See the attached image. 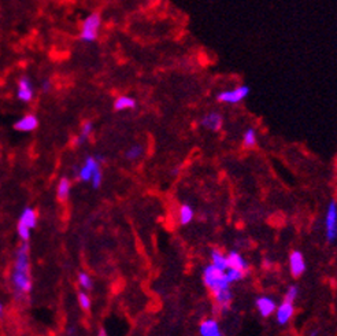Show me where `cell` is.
I'll return each instance as SVG.
<instances>
[{
    "label": "cell",
    "instance_id": "6da1fadb",
    "mask_svg": "<svg viewBox=\"0 0 337 336\" xmlns=\"http://www.w3.org/2000/svg\"><path fill=\"white\" fill-rule=\"evenodd\" d=\"M30 264H29V246L28 242H23L22 246L15 252L14 268L11 272V283L14 288L15 299H23L26 294L32 290L30 279Z\"/></svg>",
    "mask_w": 337,
    "mask_h": 336
},
{
    "label": "cell",
    "instance_id": "7a4b0ae2",
    "mask_svg": "<svg viewBox=\"0 0 337 336\" xmlns=\"http://www.w3.org/2000/svg\"><path fill=\"white\" fill-rule=\"evenodd\" d=\"M203 283L204 286L210 290L211 294L231 287V283L226 280V276H225V271L218 269L217 266H214L212 264L207 265L203 269Z\"/></svg>",
    "mask_w": 337,
    "mask_h": 336
},
{
    "label": "cell",
    "instance_id": "3957f363",
    "mask_svg": "<svg viewBox=\"0 0 337 336\" xmlns=\"http://www.w3.org/2000/svg\"><path fill=\"white\" fill-rule=\"evenodd\" d=\"M102 25V15L99 13H92L89 14L81 25V32H80V39L85 43H92L95 42L99 36V29Z\"/></svg>",
    "mask_w": 337,
    "mask_h": 336
},
{
    "label": "cell",
    "instance_id": "277c9868",
    "mask_svg": "<svg viewBox=\"0 0 337 336\" xmlns=\"http://www.w3.org/2000/svg\"><path fill=\"white\" fill-rule=\"evenodd\" d=\"M325 237L328 243H335L337 240V202L330 200L325 213Z\"/></svg>",
    "mask_w": 337,
    "mask_h": 336
},
{
    "label": "cell",
    "instance_id": "5b68a950",
    "mask_svg": "<svg viewBox=\"0 0 337 336\" xmlns=\"http://www.w3.org/2000/svg\"><path fill=\"white\" fill-rule=\"evenodd\" d=\"M250 95V86L239 85L232 89H226L217 95V100L219 103H228V105H239L243 100L247 99Z\"/></svg>",
    "mask_w": 337,
    "mask_h": 336
},
{
    "label": "cell",
    "instance_id": "8992f818",
    "mask_svg": "<svg viewBox=\"0 0 337 336\" xmlns=\"http://www.w3.org/2000/svg\"><path fill=\"white\" fill-rule=\"evenodd\" d=\"M307 265H306V259L303 255L302 251L294 250L289 254V271L294 277H300L303 273L306 272Z\"/></svg>",
    "mask_w": 337,
    "mask_h": 336
},
{
    "label": "cell",
    "instance_id": "52a82bcc",
    "mask_svg": "<svg viewBox=\"0 0 337 336\" xmlns=\"http://www.w3.org/2000/svg\"><path fill=\"white\" fill-rule=\"evenodd\" d=\"M100 169V161L98 157H88L85 164L77 170V177L81 181H91L93 173Z\"/></svg>",
    "mask_w": 337,
    "mask_h": 336
},
{
    "label": "cell",
    "instance_id": "ba28073f",
    "mask_svg": "<svg viewBox=\"0 0 337 336\" xmlns=\"http://www.w3.org/2000/svg\"><path fill=\"white\" fill-rule=\"evenodd\" d=\"M275 320H277V324L280 325H287L292 317L295 315V306H294V302H288V300H284L281 305L277 306L275 312Z\"/></svg>",
    "mask_w": 337,
    "mask_h": 336
},
{
    "label": "cell",
    "instance_id": "9c48e42d",
    "mask_svg": "<svg viewBox=\"0 0 337 336\" xmlns=\"http://www.w3.org/2000/svg\"><path fill=\"white\" fill-rule=\"evenodd\" d=\"M35 96V91H33V85L32 81L26 76H22L20 81H18V91H17V98L23 102V103H29L33 100Z\"/></svg>",
    "mask_w": 337,
    "mask_h": 336
},
{
    "label": "cell",
    "instance_id": "30bf717a",
    "mask_svg": "<svg viewBox=\"0 0 337 336\" xmlns=\"http://www.w3.org/2000/svg\"><path fill=\"white\" fill-rule=\"evenodd\" d=\"M255 306L258 309L259 315H262L263 318H267V317L274 315V312H275V309H277V303H275V300H274L273 298L262 295V296H258V298H256V300H255Z\"/></svg>",
    "mask_w": 337,
    "mask_h": 336
},
{
    "label": "cell",
    "instance_id": "8fae6325",
    "mask_svg": "<svg viewBox=\"0 0 337 336\" xmlns=\"http://www.w3.org/2000/svg\"><path fill=\"white\" fill-rule=\"evenodd\" d=\"M212 298H214V302H215L217 308L219 310L225 312V310L229 309L231 303H232L233 294L229 288H224V290H219V291L212 293Z\"/></svg>",
    "mask_w": 337,
    "mask_h": 336
},
{
    "label": "cell",
    "instance_id": "7c38bea8",
    "mask_svg": "<svg viewBox=\"0 0 337 336\" xmlns=\"http://www.w3.org/2000/svg\"><path fill=\"white\" fill-rule=\"evenodd\" d=\"M199 334L202 336H221L222 331L215 318H206L199 325Z\"/></svg>",
    "mask_w": 337,
    "mask_h": 336
},
{
    "label": "cell",
    "instance_id": "4fadbf2b",
    "mask_svg": "<svg viewBox=\"0 0 337 336\" xmlns=\"http://www.w3.org/2000/svg\"><path fill=\"white\" fill-rule=\"evenodd\" d=\"M222 124H224L222 115L219 114V113H217V111L207 113V114L202 118V125H203L207 130H210V132H217V130H219L221 126H222Z\"/></svg>",
    "mask_w": 337,
    "mask_h": 336
},
{
    "label": "cell",
    "instance_id": "5bb4252c",
    "mask_svg": "<svg viewBox=\"0 0 337 336\" xmlns=\"http://www.w3.org/2000/svg\"><path fill=\"white\" fill-rule=\"evenodd\" d=\"M39 126V120L35 114H26L14 124V128L20 132H33Z\"/></svg>",
    "mask_w": 337,
    "mask_h": 336
},
{
    "label": "cell",
    "instance_id": "9a60e30c",
    "mask_svg": "<svg viewBox=\"0 0 337 336\" xmlns=\"http://www.w3.org/2000/svg\"><path fill=\"white\" fill-rule=\"evenodd\" d=\"M228 262H229V268H236V269H240L243 272H248L250 269V265L246 261V258L243 257L240 254L239 251H229L228 254Z\"/></svg>",
    "mask_w": 337,
    "mask_h": 336
},
{
    "label": "cell",
    "instance_id": "2e32d148",
    "mask_svg": "<svg viewBox=\"0 0 337 336\" xmlns=\"http://www.w3.org/2000/svg\"><path fill=\"white\" fill-rule=\"evenodd\" d=\"M20 225H25L29 229H35L37 225V213L35 209L32 208H25L22 210L21 217H20Z\"/></svg>",
    "mask_w": 337,
    "mask_h": 336
},
{
    "label": "cell",
    "instance_id": "e0dca14e",
    "mask_svg": "<svg viewBox=\"0 0 337 336\" xmlns=\"http://www.w3.org/2000/svg\"><path fill=\"white\" fill-rule=\"evenodd\" d=\"M211 264L214 266H217L218 269L226 271L229 268V262H228V255L222 252L219 249H212L210 252Z\"/></svg>",
    "mask_w": 337,
    "mask_h": 336
},
{
    "label": "cell",
    "instance_id": "ac0fdd59",
    "mask_svg": "<svg viewBox=\"0 0 337 336\" xmlns=\"http://www.w3.org/2000/svg\"><path fill=\"white\" fill-rule=\"evenodd\" d=\"M70 180L66 179V177H62L58 183V187H56V196H58V200L59 202H64V200L69 199V195H70Z\"/></svg>",
    "mask_w": 337,
    "mask_h": 336
},
{
    "label": "cell",
    "instance_id": "d6986e66",
    "mask_svg": "<svg viewBox=\"0 0 337 336\" xmlns=\"http://www.w3.org/2000/svg\"><path fill=\"white\" fill-rule=\"evenodd\" d=\"M136 100L130 96H126V95H122L120 98H117L115 102H114V108L117 111H125V110H132V108L136 107Z\"/></svg>",
    "mask_w": 337,
    "mask_h": 336
},
{
    "label": "cell",
    "instance_id": "ffe728a7",
    "mask_svg": "<svg viewBox=\"0 0 337 336\" xmlns=\"http://www.w3.org/2000/svg\"><path fill=\"white\" fill-rule=\"evenodd\" d=\"M195 217L193 209L190 208V205H181L178 209V221L181 225H188L192 222Z\"/></svg>",
    "mask_w": 337,
    "mask_h": 336
},
{
    "label": "cell",
    "instance_id": "44dd1931",
    "mask_svg": "<svg viewBox=\"0 0 337 336\" xmlns=\"http://www.w3.org/2000/svg\"><path fill=\"white\" fill-rule=\"evenodd\" d=\"M243 144L247 148H253L258 144V135H256V130L253 128L246 129L244 135H243Z\"/></svg>",
    "mask_w": 337,
    "mask_h": 336
},
{
    "label": "cell",
    "instance_id": "7402d4cb",
    "mask_svg": "<svg viewBox=\"0 0 337 336\" xmlns=\"http://www.w3.org/2000/svg\"><path fill=\"white\" fill-rule=\"evenodd\" d=\"M225 276H226V280L232 284V283H236V281H240L243 279L246 276V272L236 269V268H228L225 271Z\"/></svg>",
    "mask_w": 337,
    "mask_h": 336
},
{
    "label": "cell",
    "instance_id": "603a6c76",
    "mask_svg": "<svg viewBox=\"0 0 337 336\" xmlns=\"http://www.w3.org/2000/svg\"><path fill=\"white\" fill-rule=\"evenodd\" d=\"M92 130H93V124H92V122H85L84 125H83V129H81V133H80V136L77 137L78 146L84 144L85 142L88 140V137L91 136Z\"/></svg>",
    "mask_w": 337,
    "mask_h": 336
},
{
    "label": "cell",
    "instance_id": "cb8c5ba5",
    "mask_svg": "<svg viewBox=\"0 0 337 336\" xmlns=\"http://www.w3.org/2000/svg\"><path fill=\"white\" fill-rule=\"evenodd\" d=\"M143 152H144L143 146H140V144H134V146H132V147L125 152V157H126V159H129V161H136V159H139V158L143 155Z\"/></svg>",
    "mask_w": 337,
    "mask_h": 336
},
{
    "label": "cell",
    "instance_id": "d4e9b609",
    "mask_svg": "<svg viewBox=\"0 0 337 336\" xmlns=\"http://www.w3.org/2000/svg\"><path fill=\"white\" fill-rule=\"evenodd\" d=\"M77 300L80 308L83 309V310L88 312L91 309V298H89V295L85 293V291H80L77 294Z\"/></svg>",
    "mask_w": 337,
    "mask_h": 336
},
{
    "label": "cell",
    "instance_id": "484cf974",
    "mask_svg": "<svg viewBox=\"0 0 337 336\" xmlns=\"http://www.w3.org/2000/svg\"><path fill=\"white\" fill-rule=\"evenodd\" d=\"M78 284H80V287L83 290H92V287H93L91 276L85 272L78 273Z\"/></svg>",
    "mask_w": 337,
    "mask_h": 336
},
{
    "label": "cell",
    "instance_id": "4316f807",
    "mask_svg": "<svg viewBox=\"0 0 337 336\" xmlns=\"http://www.w3.org/2000/svg\"><path fill=\"white\" fill-rule=\"evenodd\" d=\"M299 296V288L297 286H291L287 290V293L284 295V300H288V302H295Z\"/></svg>",
    "mask_w": 337,
    "mask_h": 336
},
{
    "label": "cell",
    "instance_id": "83f0119b",
    "mask_svg": "<svg viewBox=\"0 0 337 336\" xmlns=\"http://www.w3.org/2000/svg\"><path fill=\"white\" fill-rule=\"evenodd\" d=\"M102 179H103V174H102V170L99 169V170H96V172L93 173V176H92L89 183H91L93 188H99V187L102 186Z\"/></svg>",
    "mask_w": 337,
    "mask_h": 336
},
{
    "label": "cell",
    "instance_id": "f1b7e54d",
    "mask_svg": "<svg viewBox=\"0 0 337 336\" xmlns=\"http://www.w3.org/2000/svg\"><path fill=\"white\" fill-rule=\"evenodd\" d=\"M42 92H48L49 89H51V81H49V80H44V81H42Z\"/></svg>",
    "mask_w": 337,
    "mask_h": 336
},
{
    "label": "cell",
    "instance_id": "f546056e",
    "mask_svg": "<svg viewBox=\"0 0 337 336\" xmlns=\"http://www.w3.org/2000/svg\"><path fill=\"white\" fill-rule=\"evenodd\" d=\"M3 313H4V306H3V303L0 302V317H3Z\"/></svg>",
    "mask_w": 337,
    "mask_h": 336
}]
</instances>
